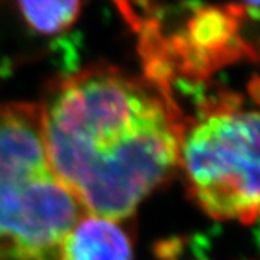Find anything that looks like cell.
I'll return each instance as SVG.
<instances>
[{
  "mask_svg": "<svg viewBox=\"0 0 260 260\" xmlns=\"http://www.w3.org/2000/svg\"><path fill=\"white\" fill-rule=\"evenodd\" d=\"M243 2H245L246 5H249V7L254 10V13H257V5H258V0H243Z\"/></svg>",
  "mask_w": 260,
  "mask_h": 260,
  "instance_id": "8992f818",
  "label": "cell"
},
{
  "mask_svg": "<svg viewBox=\"0 0 260 260\" xmlns=\"http://www.w3.org/2000/svg\"><path fill=\"white\" fill-rule=\"evenodd\" d=\"M25 22L38 33L57 35L76 22L82 0H19Z\"/></svg>",
  "mask_w": 260,
  "mask_h": 260,
  "instance_id": "5b68a950",
  "label": "cell"
},
{
  "mask_svg": "<svg viewBox=\"0 0 260 260\" xmlns=\"http://www.w3.org/2000/svg\"><path fill=\"white\" fill-rule=\"evenodd\" d=\"M57 260H134V246L121 221L85 212L63 238Z\"/></svg>",
  "mask_w": 260,
  "mask_h": 260,
  "instance_id": "277c9868",
  "label": "cell"
},
{
  "mask_svg": "<svg viewBox=\"0 0 260 260\" xmlns=\"http://www.w3.org/2000/svg\"><path fill=\"white\" fill-rule=\"evenodd\" d=\"M198 206L213 219L252 224L258 215V113L229 101L183 121L179 166Z\"/></svg>",
  "mask_w": 260,
  "mask_h": 260,
  "instance_id": "3957f363",
  "label": "cell"
},
{
  "mask_svg": "<svg viewBox=\"0 0 260 260\" xmlns=\"http://www.w3.org/2000/svg\"><path fill=\"white\" fill-rule=\"evenodd\" d=\"M83 213L49 160L40 104H0V260H57Z\"/></svg>",
  "mask_w": 260,
  "mask_h": 260,
  "instance_id": "7a4b0ae2",
  "label": "cell"
},
{
  "mask_svg": "<svg viewBox=\"0 0 260 260\" xmlns=\"http://www.w3.org/2000/svg\"><path fill=\"white\" fill-rule=\"evenodd\" d=\"M40 110L49 160L86 213L122 221L179 166L185 119L144 77L80 69L55 82Z\"/></svg>",
  "mask_w": 260,
  "mask_h": 260,
  "instance_id": "6da1fadb",
  "label": "cell"
}]
</instances>
